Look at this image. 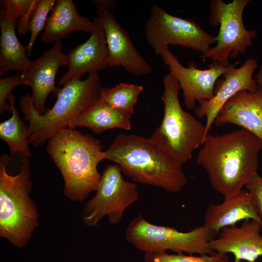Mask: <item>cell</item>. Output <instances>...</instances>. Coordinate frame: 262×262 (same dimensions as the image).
Listing matches in <instances>:
<instances>
[{
  "label": "cell",
  "instance_id": "obj_9",
  "mask_svg": "<svg viewBox=\"0 0 262 262\" xmlns=\"http://www.w3.org/2000/svg\"><path fill=\"white\" fill-rule=\"evenodd\" d=\"M145 28L146 38L159 56L169 45H180L202 54L216 43V36L205 32L193 19L172 15L153 4Z\"/></svg>",
  "mask_w": 262,
  "mask_h": 262
},
{
  "label": "cell",
  "instance_id": "obj_16",
  "mask_svg": "<svg viewBox=\"0 0 262 262\" xmlns=\"http://www.w3.org/2000/svg\"><path fill=\"white\" fill-rule=\"evenodd\" d=\"M89 38L79 44L67 54V72L59 84L65 85L69 82L81 79L85 73L98 72L108 67V50L103 29L97 17Z\"/></svg>",
  "mask_w": 262,
  "mask_h": 262
},
{
  "label": "cell",
  "instance_id": "obj_7",
  "mask_svg": "<svg viewBox=\"0 0 262 262\" xmlns=\"http://www.w3.org/2000/svg\"><path fill=\"white\" fill-rule=\"evenodd\" d=\"M218 235L204 225L187 232L167 226L156 225L147 220L142 214L132 219L125 231L128 242L145 253L166 252L212 255L215 252L210 242Z\"/></svg>",
  "mask_w": 262,
  "mask_h": 262
},
{
  "label": "cell",
  "instance_id": "obj_12",
  "mask_svg": "<svg viewBox=\"0 0 262 262\" xmlns=\"http://www.w3.org/2000/svg\"><path fill=\"white\" fill-rule=\"evenodd\" d=\"M160 57L168 66L170 73L178 81L182 90L184 104L188 109H195L196 103L210 100L218 79L228 69L217 62L208 65V68L200 69L194 65L184 66L169 48L162 53Z\"/></svg>",
  "mask_w": 262,
  "mask_h": 262
},
{
  "label": "cell",
  "instance_id": "obj_8",
  "mask_svg": "<svg viewBox=\"0 0 262 262\" xmlns=\"http://www.w3.org/2000/svg\"><path fill=\"white\" fill-rule=\"evenodd\" d=\"M249 0H234L226 3L222 0L210 2L209 22L219 26L216 36V44L202 54L201 58L210 59L229 66V59H235L252 45L257 35L254 29L247 30L244 26L243 14Z\"/></svg>",
  "mask_w": 262,
  "mask_h": 262
},
{
  "label": "cell",
  "instance_id": "obj_4",
  "mask_svg": "<svg viewBox=\"0 0 262 262\" xmlns=\"http://www.w3.org/2000/svg\"><path fill=\"white\" fill-rule=\"evenodd\" d=\"M102 89L98 72L90 73L84 80L69 82L60 89L53 107L43 114L36 109L32 95L22 96L20 109L24 119L29 122V144L37 147L60 130L68 127L99 101Z\"/></svg>",
  "mask_w": 262,
  "mask_h": 262
},
{
  "label": "cell",
  "instance_id": "obj_21",
  "mask_svg": "<svg viewBox=\"0 0 262 262\" xmlns=\"http://www.w3.org/2000/svg\"><path fill=\"white\" fill-rule=\"evenodd\" d=\"M131 118L99 99L68 127H86L97 133L114 128L129 130L131 128Z\"/></svg>",
  "mask_w": 262,
  "mask_h": 262
},
{
  "label": "cell",
  "instance_id": "obj_2",
  "mask_svg": "<svg viewBox=\"0 0 262 262\" xmlns=\"http://www.w3.org/2000/svg\"><path fill=\"white\" fill-rule=\"evenodd\" d=\"M47 151L62 175L67 198L81 202L97 190L101 178L98 165L105 159L99 140L67 127L48 139Z\"/></svg>",
  "mask_w": 262,
  "mask_h": 262
},
{
  "label": "cell",
  "instance_id": "obj_1",
  "mask_svg": "<svg viewBox=\"0 0 262 262\" xmlns=\"http://www.w3.org/2000/svg\"><path fill=\"white\" fill-rule=\"evenodd\" d=\"M196 157L214 189L229 198L238 194L255 174L262 140L241 128L221 135L208 134Z\"/></svg>",
  "mask_w": 262,
  "mask_h": 262
},
{
  "label": "cell",
  "instance_id": "obj_23",
  "mask_svg": "<svg viewBox=\"0 0 262 262\" xmlns=\"http://www.w3.org/2000/svg\"><path fill=\"white\" fill-rule=\"evenodd\" d=\"M143 89L144 87L141 85L121 82L112 88H102L99 99L131 117Z\"/></svg>",
  "mask_w": 262,
  "mask_h": 262
},
{
  "label": "cell",
  "instance_id": "obj_14",
  "mask_svg": "<svg viewBox=\"0 0 262 262\" xmlns=\"http://www.w3.org/2000/svg\"><path fill=\"white\" fill-rule=\"evenodd\" d=\"M60 40L56 41L48 50L37 59L28 61L21 76L24 85L29 86L32 97L38 112L43 114L47 111L45 104L48 95L53 92L57 96L60 89L55 85L59 67L67 66V56L62 50Z\"/></svg>",
  "mask_w": 262,
  "mask_h": 262
},
{
  "label": "cell",
  "instance_id": "obj_5",
  "mask_svg": "<svg viewBox=\"0 0 262 262\" xmlns=\"http://www.w3.org/2000/svg\"><path fill=\"white\" fill-rule=\"evenodd\" d=\"M8 156L0 159V236L19 248L26 246L38 226L37 207L31 197L30 160L22 158L19 170H8Z\"/></svg>",
  "mask_w": 262,
  "mask_h": 262
},
{
  "label": "cell",
  "instance_id": "obj_15",
  "mask_svg": "<svg viewBox=\"0 0 262 262\" xmlns=\"http://www.w3.org/2000/svg\"><path fill=\"white\" fill-rule=\"evenodd\" d=\"M262 225L254 219H246L240 226L222 229L210 242L215 252L232 253L234 262H255L262 256Z\"/></svg>",
  "mask_w": 262,
  "mask_h": 262
},
{
  "label": "cell",
  "instance_id": "obj_20",
  "mask_svg": "<svg viewBox=\"0 0 262 262\" xmlns=\"http://www.w3.org/2000/svg\"><path fill=\"white\" fill-rule=\"evenodd\" d=\"M17 20L6 15L4 8L0 10V77L9 70L22 73L29 61L25 48L16 33Z\"/></svg>",
  "mask_w": 262,
  "mask_h": 262
},
{
  "label": "cell",
  "instance_id": "obj_29",
  "mask_svg": "<svg viewBox=\"0 0 262 262\" xmlns=\"http://www.w3.org/2000/svg\"><path fill=\"white\" fill-rule=\"evenodd\" d=\"M255 80L258 85L262 87V65L255 76Z\"/></svg>",
  "mask_w": 262,
  "mask_h": 262
},
{
  "label": "cell",
  "instance_id": "obj_27",
  "mask_svg": "<svg viewBox=\"0 0 262 262\" xmlns=\"http://www.w3.org/2000/svg\"><path fill=\"white\" fill-rule=\"evenodd\" d=\"M24 85V82L21 74H17L0 80V113L4 112H11L10 104L6 100L11 94L12 90L16 86Z\"/></svg>",
  "mask_w": 262,
  "mask_h": 262
},
{
  "label": "cell",
  "instance_id": "obj_19",
  "mask_svg": "<svg viewBox=\"0 0 262 262\" xmlns=\"http://www.w3.org/2000/svg\"><path fill=\"white\" fill-rule=\"evenodd\" d=\"M94 21L80 16L71 0H57L48 16L41 40L45 44L55 43L75 31L90 33Z\"/></svg>",
  "mask_w": 262,
  "mask_h": 262
},
{
  "label": "cell",
  "instance_id": "obj_13",
  "mask_svg": "<svg viewBox=\"0 0 262 262\" xmlns=\"http://www.w3.org/2000/svg\"><path fill=\"white\" fill-rule=\"evenodd\" d=\"M235 65L230 64L222 75L223 78L217 81L213 97L210 100L201 101L195 108V114L198 118L206 117L205 138L219 111L230 98L241 91L253 92L259 88L256 80L253 78V74L258 66L256 59H247L239 68H235Z\"/></svg>",
  "mask_w": 262,
  "mask_h": 262
},
{
  "label": "cell",
  "instance_id": "obj_6",
  "mask_svg": "<svg viewBox=\"0 0 262 262\" xmlns=\"http://www.w3.org/2000/svg\"><path fill=\"white\" fill-rule=\"evenodd\" d=\"M163 84L164 115L149 139L168 159L181 166L203 144L206 127L181 107L180 85L170 73L164 76Z\"/></svg>",
  "mask_w": 262,
  "mask_h": 262
},
{
  "label": "cell",
  "instance_id": "obj_26",
  "mask_svg": "<svg viewBox=\"0 0 262 262\" xmlns=\"http://www.w3.org/2000/svg\"><path fill=\"white\" fill-rule=\"evenodd\" d=\"M56 0H38L28 24V31L31 32V37L28 45L27 56L29 57L36 38L44 29L48 15L53 8Z\"/></svg>",
  "mask_w": 262,
  "mask_h": 262
},
{
  "label": "cell",
  "instance_id": "obj_17",
  "mask_svg": "<svg viewBox=\"0 0 262 262\" xmlns=\"http://www.w3.org/2000/svg\"><path fill=\"white\" fill-rule=\"evenodd\" d=\"M213 123L217 127L238 125L262 140V87L253 92H238L223 105Z\"/></svg>",
  "mask_w": 262,
  "mask_h": 262
},
{
  "label": "cell",
  "instance_id": "obj_28",
  "mask_svg": "<svg viewBox=\"0 0 262 262\" xmlns=\"http://www.w3.org/2000/svg\"><path fill=\"white\" fill-rule=\"evenodd\" d=\"M256 212L262 223V176L254 175L246 185Z\"/></svg>",
  "mask_w": 262,
  "mask_h": 262
},
{
  "label": "cell",
  "instance_id": "obj_10",
  "mask_svg": "<svg viewBox=\"0 0 262 262\" xmlns=\"http://www.w3.org/2000/svg\"><path fill=\"white\" fill-rule=\"evenodd\" d=\"M96 192L82 213V221L90 227L97 226L105 216L111 224H117L126 209L139 198L137 184L125 180L116 164L105 166Z\"/></svg>",
  "mask_w": 262,
  "mask_h": 262
},
{
  "label": "cell",
  "instance_id": "obj_22",
  "mask_svg": "<svg viewBox=\"0 0 262 262\" xmlns=\"http://www.w3.org/2000/svg\"><path fill=\"white\" fill-rule=\"evenodd\" d=\"M8 100L11 106L12 116L0 124V138L8 145L10 150V157L18 154L21 158L32 156L29 144V130L19 117L15 106V98L11 94Z\"/></svg>",
  "mask_w": 262,
  "mask_h": 262
},
{
  "label": "cell",
  "instance_id": "obj_3",
  "mask_svg": "<svg viewBox=\"0 0 262 262\" xmlns=\"http://www.w3.org/2000/svg\"><path fill=\"white\" fill-rule=\"evenodd\" d=\"M105 159L118 164L134 182L180 192L187 182L181 166L168 159L149 138L118 134L104 151Z\"/></svg>",
  "mask_w": 262,
  "mask_h": 262
},
{
  "label": "cell",
  "instance_id": "obj_11",
  "mask_svg": "<svg viewBox=\"0 0 262 262\" xmlns=\"http://www.w3.org/2000/svg\"><path fill=\"white\" fill-rule=\"evenodd\" d=\"M97 18L105 36L108 50V67L122 66L135 76L150 74L152 67L137 51L127 32L110 10L115 5L112 0L93 1Z\"/></svg>",
  "mask_w": 262,
  "mask_h": 262
},
{
  "label": "cell",
  "instance_id": "obj_24",
  "mask_svg": "<svg viewBox=\"0 0 262 262\" xmlns=\"http://www.w3.org/2000/svg\"><path fill=\"white\" fill-rule=\"evenodd\" d=\"M38 0H2L0 3L7 15L17 20L16 27L20 34L28 31V24Z\"/></svg>",
  "mask_w": 262,
  "mask_h": 262
},
{
  "label": "cell",
  "instance_id": "obj_18",
  "mask_svg": "<svg viewBox=\"0 0 262 262\" xmlns=\"http://www.w3.org/2000/svg\"><path fill=\"white\" fill-rule=\"evenodd\" d=\"M254 219L262 225L247 190H242L237 195L224 198L221 203H211L206 208L204 225L218 233L222 229L236 225L240 221Z\"/></svg>",
  "mask_w": 262,
  "mask_h": 262
},
{
  "label": "cell",
  "instance_id": "obj_25",
  "mask_svg": "<svg viewBox=\"0 0 262 262\" xmlns=\"http://www.w3.org/2000/svg\"><path fill=\"white\" fill-rule=\"evenodd\" d=\"M145 262H230L228 254L215 252L212 255H185L182 253L174 254L166 252L145 253Z\"/></svg>",
  "mask_w": 262,
  "mask_h": 262
}]
</instances>
